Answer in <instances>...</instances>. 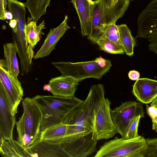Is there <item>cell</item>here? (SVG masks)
<instances>
[{
	"label": "cell",
	"mask_w": 157,
	"mask_h": 157,
	"mask_svg": "<svg viewBox=\"0 0 157 157\" xmlns=\"http://www.w3.org/2000/svg\"><path fill=\"white\" fill-rule=\"evenodd\" d=\"M113 123L117 133L121 137L125 136L128 128L132 120L135 117H144V112L142 104L134 101L122 102L118 107L111 110Z\"/></svg>",
	"instance_id": "obj_9"
},
{
	"label": "cell",
	"mask_w": 157,
	"mask_h": 157,
	"mask_svg": "<svg viewBox=\"0 0 157 157\" xmlns=\"http://www.w3.org/2000/svg\"><path fill=\"white\" fill-rule=\"evenodd\" d=\"M17 25V22L16 19L13 18L10 20L9 23V25L11 28H14Z\"/></svg>",
	"instance_id": "obj_30"
},
{
	"label": "cell",
	"mask_w": 157,
	"mask_h": 157,
	"mask_svg": "<svg viewBox=\"0 0 157 157\" xmlns=\"http://www.w3.org/2000/svg\"><path fill=\"white\" fill-rule=\"evenodd\" d=\"M129 78L131 80L136 81L140 78V73L136 71L133 70L130 71L128 74Z\"/></svg>",
	"instance_id": "obj_28"
},
{
	"label": "cell",
	"mask_w": 157,
	"mask_h": 157,
	"mask_svg": "<svg viewBox=\"0 0 157 157\" xmlns=\"http://www.w3.org/2000/svg\"><path fill=\"white\" fill-rule=\"evenodd\" d=\"M48 84L53 95L68 97L75 96L79 82L71 76H61L52 78Z\"/></svg>",
	"instance_id": "obj_15"
},
{
	"label": "cell",
	"mask_w": 157,
	"mask_h": 157,
	"mask_svg": "<svg viewBox=\"0 0 157 157\" xmlns=\"http://www.w3.org/2000/svg\"><path fill=\"white\" fill-rule=\"evenodd\" d=\"M148 144L153 146L157 148V138L146 139Z\"/></svg>",
	"instance_id": "obj_29"
},
{
	"label": "cell",
	"mask_w": 157,
	"mask_h": 157,
	"mask_svg": "<svg viewBox=\"0 0 157 157\" xmlns=\"http://www.w3.org/2000/svg\"><path fill=\"white\" fill-rule=\"evenodd\" d=\"M117 27L120 41L124 52L128 56H132L134 53L135 41L130 30L125 24L117 25Z\"/></svg>",
	"instance_id": "obj_20"
},
{
	"label": "cell",
	"mask_w": 157,
	"mask_h": 157,
	"mask_svg": "<svg viewBox=\"0 0 157 157\" xmlns=\"http://www.w3.org/2000/svg\"><path fill=\"white\" fill-rule=\"evenodd\" d=\"M100 49L105 52L112 54H124V50L120 45L107 39L102 37L97 41L96 43Z\"/></svg>",
	"instance_id": "obj_22"
},
{
	"label": "cell",
	"mask_w": 157,
	"mask_h": 157,
	"mask_svg": "<svg viewBox=\"0 0 157 157\" xmlns=\"http://www.w3.org/2000/svg\"><path fill=\"white\" fill-rule=\"evenodd\" d=\"M146 112L151 119L152 129L157 132V97L151 104V106L146 105Z\"/></svg>",
	"instance_id": "obj_24"
},
{
	"label": "cell",
	"mask_w": 157,
	"mask_h": 157,
	"mask_svg": "<svg viewBox=\"0 0 157 157\" xmlns=\"http://www.w3.org/2000/svg\"><path fill=\"white\" fill-rule=\"evenodd\" d=\"M43 89L44 91H47L50 92L51 90V87L48 84H45L43 86Z\"/></svg>",
	"instance_id": "obj_32"
},
{
	"label": "cell",
	"mask_w": 157,
	"mask_h": 157,
	"mask_svg": "<svg viewBox=\"0 0 157 157\" xmlns=\"http://www.w3.org/2000/svg\"><path fill=\"white\" fill-rule=\"evenodd\" d=\"M52 64L61 72V76H71L79 82L89 78L100 79L112 66L111 61L101 56L94 60L72 63L60 61Z\"/></svg>",
	"instance_id": "obj_6"
},
{
	"label": "cell",
	"mask_w": 157,
	"mask_h": 157,
	"mask_svg": "<svg viewBox=\"0 0 157 157\" xmlns=\"http://www.w3.org/2000/svg\"><path fill=\"white\" fill-rule=\"evenodd\" d=\"M68 16L65 15L63 21L57 27L50 29L43 44L36 53L33 59H36L48 56L55 49V46L59 39L70 27L67 24Z\"/></svg>",
	"instance_id": "obj_12"
},
{
	"label": "cell",
	"mask_w": 157,
	"mask_h": 157,
	"mask_svg": "<svg viewBox=\"0 0 157 157\" xmlns=\"http://www.w3.org/2000/svg\"><path fill=\"white\" fill-rule=\"evenodd\" d=\"M28 149L32 157H68L60 143L58 142L39 139Z\"/></svg>",
	"instance_id": "obj_14"
},
{
	"label": "cell",
	"mask_w": 157,
	"mask_h": 157,
	"mask_svg": "<svg viewBox=\"0 0 157 157\" xmlns=\"http://www.w3.org/2000/svg\"><path fill=\"white\" fill-rule=\"evenodd\" d=\"M32 98L41 112V132L62 122L67 115L83 101L75 96L65 97L37 95Z\"/></svg>",
	"instance_id": "obj_2"
},
{
	"label": "cell",
	"mask_w": 157,
	"mask_h": 157,
	"mask_svg": "<svg viewBox=\"0 0 157 157\" xmlns=\"http://www.w3.org/2000/svg\"><path fill=\"white\" fill-rule=\"evenodd\" d=\"M0 84L5 89L16 114L23 96L24 91L21 82L17 78L0 67Z\"/></svg>",
	"instance_id": "obj_11"
},
{
	"label": "cell",
	"mask_w": 157,
	"mask_h": 157,
	"mask_svg": "<svg viewBox=\"0 0 157 157\" xmlns=\"http://www.w3.org/2000/svg\"><path fill=\"white\" fill-rule=\"evenodd\" d=\"M15 115L5 89L0 84V137L6 140L13 139V131L16 123Z\"/></svg>",
	"instance_id": "obj_10"
},
{
	"label": "cell",
	"mask_w": 157,
	"mask_h": 157,
	"mask_svg": "<svg viewBox=\"0 0 157 157\" xmlns=\"http://www.w3.org/2000/svg\"><path fill=\"white\" fill-rule=\"evenodd\" d=\"M78 14L83 36H88L92 25L94 1L92 0H71Z\"/></svg>",
	"instance_id": "obj_16"
},
{
	"label": "cell",
	"mask_w": 157,
	"mask_h": 157,
	"mask_svg": "<svg viewBox=\"0 0 157 157\" xmlns=\"http://www.w3.org/2000/svg\"><path fill=\"white\" fill-rule=\"evenodd\" d=\"M67 125L62 122L41 132L39 140H49L62 138L65 135Z\"/></svg>",
	"instance_id": "obj_21"
},
{
	"label": "cell",
	"mask_w": 157,
	"mask_h": 157,
	"mask_svg": "<svg viewBox=\"0 0 157 157\" xmlns=\"http://www.w3.org/2000/svg\"><path fill=\"white\" fill-rule=\"evenodd\" d=\"M8 0H0V19L4 20L6 19L5 13L6 11Z\"/></svg>",
	"instance_id": "obj_27"
},
{
	"label": "cell",
	"mask_w": 157,
	"mask_h": 157,
	"mask_svg": "<svg viewBox=\"0 0 157 157\" xmlns=\"http://www.w3.org/2000/svg\"><path fill=\"white\" fill-rule=\"evenodd\" d=\"M136 38L147 41L149 51L157 54V0H152L137 18Z\"/></svg>",
	"instance_id": "obj_8"
},
{
	"label": "cell",
	"mask_w": 157,
	"mask_h": 157,
	"mask_svg": "<svg viewBox=\"0 0 157 157\" xmlns=\"http://www.w3.org/2000/svg\"><path fill=\"white\" fill-rule=\"evenodd\" d=\"M94 104V131L98 140H107L117 133L113 123L110 108L111 101L105 97L104 85L99 84L91 86Z\"/></svg>",
	"instance_id": "obj_5"
},
{
	"label": "cell",
	"mask_w": 157,
	"mask_h": 157,
	"mask_svg": "<svg viewBox=\"0 0 157 157\" xmlns=\"http://www.w3.org/2000/svg\"><path fill=\"white\" fill-rule=\"evenodd\" d=\"M36 22L33 21L30 22L26 24L25 29L27 43L33 48L40 40L41 35L44 34L42 30L46 28L44 20L38 25Z\"/></svg>",
	"instance_id": "obj_19"
},
{
	"label": "cell",
	"mask_w": 157,
	"mask_h": 157,
	"mask_svg": "<svg viewBox=\"0 0 157 157\" xmlns=\"http://www.w3.org/2000/svg\"><path fill=\"white\" fill-rule=\"evenodd\" d=\"M22 105L23 113L16 123L17 141L28 148L39 139L42 116L39 108L32 98H25L22 100Z\"/></svg>",
	"instance_id": "obj_4"
},
{
	"label": "cell",
	"mask_w": 157,
	"mask_h": 157,
	"mask_svg": "<svg viewBox=\"0 0 157 157\" xmlns=\"http://www.w3.org/2000/svg\"><path fill=\"white\" fill-rule=\"evenodd\" d=\"M130 0H96L94 1L91 28L88 39L93 42L101 38L109 25L116 23L127 10Z\"/></svg>",
	"instance_id": "obj_3"
},
{
	"label": "cell",
	"mask_w": 157,
	"mask_h": 157,
	"mask_svg": "<svg viewBox=\"0 0 157 157\" xmlns=\"http://www.w3.org/2000/svg\"><path fill=\"white\" fill-rule=\"evenodd\" d=\"M141 117L140 116L134 117L128 128L126 135L124 138L132 139L138 136V127Z\"/></svg>",
	"instance_id": "obj_25"
},
{
	"label": "cell",
	"mask_w": 157,
	"mask_h": 157,
	"mask_svg": "<svg viewBox=\"0 0 157 157\" xmlns=\"http://www.w3.org/2000/svg\"><path fill=\"white\" fill-rule=\"evenodd\" d=\"M115 24H111L106 27L102 37L106 38L122 46L120 40L118 28L117 25H116Z\"/></svg>",
	"instance_id": "obj_23"
},
{
	"label": "cell",
	"mask_w": 157,
	"mask_h": 157,
	"mask_svg": "<svg viewBox=\"0 0 157 157\" xmlns=\"http://www.w3.org/2000/svg\"></svg>",
	"instance_id": "obj_33"
},
{
	"label": "cell",
	"mask_w": 157,
	"mask_h": 157,
	"mask_svg": "<svg viewBox=\"0 0 157 157\" xmlns=\"http://www.w3.org/2000/svg\"><path fill=\"white\" fill-rule=\"evenodd\" d=\"M157 157V148L147 144V145L142 151L140 157Z\"/></svg>",
	"instance_id": "obj_26"
},
{
	"label": "cell",
	"mask_w": 157,
	"mask_h": 157,
	"mask_svg": "<svg viewBox=\"0 0 157 157\" xmlns=\"http://www.w3.org/2000/svg\"><path fill=\"white\" fill-rule=\"evenodd\" d=\"M5 17L6 19L8 20H11L13 19V14L9 11L7 10L6 11L5 13Z\"/></svg>",
	"instance_id": "obj_31"
},
{
	"label": "cell",
	"mask_w": 157,
	"mask_h": 157,
	"mask_svg": "<svg viewBox=\"0 0 157 157\" xmlns=\"http://www.w3.org/2000/svg\"><path fill=\"white\" fill-rule=\"evenodd\" d=\"M132 93L141 102L150 103L157 97V81L147 78H139L133 86Z\"/></svg>",
	"instance_id": "obj_13"
},
{
	"label": "cell",
	"mask_w": 157,
	"mask_h": 157,
	"mask_svg": "<svg viewBox=\"0 0 157 157\" xmlns=\"http://www.w3.org/2000/svg\"><path fill=\"white\" fill-rule=\"evenodd\" d=\"M147 145L146 139L141 136L128 139L116 137L101 146L94 157H140Z\"/></svg>",
	"instance_id": "obj_7"
},
{
	"label": "cell",
	"mask_w": 157,
	"mask_h": 157,
	"mask_svg": "<svg viewBox=\"0 0 157 157\" xmlns=\"http://www.w3.org/2000/svg\"><path fill=\"white\" fill-rule=\"evenodd\" d=\"M0 153L3 157H32L28 148L13 139L6 140L0 137Z\"/></svg>",
	"instance_id": "obj_18"
},
{
	"label": "cell",
	"mask_w": 157,
	"mask_h": 157,
	"mask_svg": "<svg viewBox=\"0 0 157 157\" xmlns=\"http://www.w3.org/2000/svg\"><path fill=\"white\" fill-rule=\"evenodd\" d=\"M4 59L0 60V67L11 75L17 78L19 73V64L16 54L17 51L15 44L6 43L3 46Z\"/></svg>",
	"instance_id": "obj_17"
},
{
	"label": "cell",
	"mask_w": 157,
	"mask_h": 157,
	"mask_svg": "<svg viewBox=\"0 0 157 157\" xmlns=\"http://www.w3.org/2000/svg\"><path fill=\"white\" fill-rule=\"evenodd\" d=\"M93 104L92 92L90 89L86 99L62 122L67 125L65 136L49 140L59 143L68 157H86L96 150L98 140L94 131Z\"/></svg>",
	"instance_id": "obj_1"
}]
</instances>
